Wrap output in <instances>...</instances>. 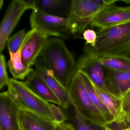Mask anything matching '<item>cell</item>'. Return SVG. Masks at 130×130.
Listing matches in <instances>:
<instances>
[{"instance_id":"1","label":"cell","mask_w":130,"mask_h":130,"mask_svg":"<svg viewBox=\"0 0 130 130\" xmlns=\"http://www.w3.org/2000/svg\"><path fill=\"white\" fill-rule=\"evenodd\" d=\"M39 57L55 78L68 90L77 72V62L61 39H48Z\"/></svg>"},{"instance_id":"2","label":"cell","mask_w":130,"mask_h":130,"mask_svg":"<svg viewBox=\"0 0 130 130\" xmlns=\"http://www.w3.org/2000/svg\"><path fill=\"white\" fill-rule=\"evenodd\" d=\"M94 47L85 44L83 51L93 56L130 54V21L112 27L100 29Z\"/></svg>"},{"instance_id":"3","label":"cell","mask_w":130,"mask_h":130,"mask_svg":"<svg viewBox=\"0 0 130 130\" xmlns=\"http://www.w3.org/2000/svg\"><path fill=\"white\" fill-rule=\"evenodd\" d=\"M71 100L82 117L96 127L108 126L105 118L93 103L77 72L68 89Z\"/></svg>"},{"instance_id":"4","label":"cell","mask_w":130,"mask_h":130,"mask_svg":"<svg viewBox=\"0 0 130 130\" xmlns=\"http://www.w3.org/2000/svg\"><path fill=\"white\" fill-rule=\"evenodd\" d=\"M8 87L9 93L20 109L35 112L54 122L50 103L36 95L24 82L10 79Z\"/></svg>"},{"instance_id":"5","label":"cell","mask_w":130,"mask_h":130,"mask_svg":"<svg viewBox=\"0 0 130 130\" xmlns=\"http://www.w3.org/2000/svg\"><path fill=\"white\" fill-rule=\"evenodd\" d=\"M106 6L97 4L93 0L72 1L67 20L73 36L77 38L83 33L95 17Z\"/></svg>"},{"instance_id":"6","label":"cell","mask_w":130,"mask_h":130,"mask_svg":"<svg viewBox=\"0 0 130 130\" xmlns=\"http://www.w3.org/2000/svg\"><path fill=\"white\" fill-rule=\"evenodd\" d=\"M30 22L32 29H37L41 31L48 37L55 36L68 39L72 35L67 18L33 10L30 16Z\"/></svg>"},{"instance_id":"7","label":"cell","mask_w":130,"mask_h":130,"mask_svg":"<svg viewBox=\"0 0 130 130\" xmlns=\"http://www.w3.org/2000/svg\"><path fill=\"white\" fill-rule=\"evenodd\" d=\"M32 7L25 0H13L10 4L1 22L0 27V52L5 49L10 36L16 26L20 18L27 10Z\"/></svg>"},{"instance_id":"8","label":"cell","mask_w":130,"mask_h":130,"mask_svg":"<svg viewBox=\"0 0 130 130\" xmlns=\"http://www.w3.org/2000/svg\"><path fill=\"white\" fill-rule=\"evenodd\" d=\"M48 40L45 33L37 29H32L26 34L20 48L24 64L29 67L35 65Z\"/></svg>"},{"instance_id":"9","label":"cell","mask_w":130,"mask_h":130,"mask_svg":"<svg viewBox=\"0 0 130 130\" xmlns=\"http://www.w3.org/2000/svg\"><path fill=\"white\" fill-rule=\"evenodd\" d=\"M130 21V6H117L115 3L104 7L95 17L90 25L93 27L105 28Z\"/></svg>"},{"instance_id":"10","label":"cell","mask_w":130,"mask_h":130,"mask_svg":"<svg viewBox=\"0 0 130 130\" xmlns=\"http://www.w3.org/2000/svg\"><path fill=\"white\" fill-rule=\"evenodd\" d=\"M20 108L8 91L0 94V130H20L18 114Z\"/></svg>"},{"instance_id":"11","label":"cell","mask_w":130,"mask_h":130,"mask_svg":"<svg viewBox=\"0 0 130 130\" xmlns=\"http://www.w3.org/2000/svg\"><path fill=\"white\" fill-rule=\"evenodd\" d=\"M35 71L42 77L49 88L57 96L61 103V107L66 109L71 104L70 93L55 78L52 71L47 68L40 57L35 64Z\"/></svg>"},{"instance_id":"12","label":"cell","mask_w":130,"mask_h":130,"mask_svg":"<svg viewBox=\"0 0 130 130\" xmlns=\"http://www.w3.org/2000/svg\"><path fill=\"white\" fill-rule=\"evenodd\" d=\"M76 62L77 71L85 74L100 88L108 90L105 82L103 66L96 57L84 53Z\"/></svg>"},{"instance_id":"13","label":"cell","mask_w":130,"mask_h":130,"mask_svg":"<svg viewBox=\"0 0 130 130\" xmlns=\"http://www.w3.org/2000/svg\"><path fill=\"white\" fill-rule=\"evenodd\" d=\"M18 121L20 130H57L53 122L26 109H20Z\"/></svg>"},{"instance_id":"14","label":"cell","mask_w":130,"mask_h":130,"mask_svg":"<svg viewBox=\"0 0 130 130\" xmlns=\"http://www.w3.org/2000/svg\"><path fill=\"white\" fill-rule=\"evenodd\" d=\"M24 83L31 91L42 99L61 106L58 98L37 71H35L29 75Z\"/></svg>"},{"instance_id":"15","label":"cell","mask_w":130,"mask_h":130,"mask_svg":"<svg viewBox=\"0 0 130 130\" xmlns=\"http://www.w3.org/2000/svg\"><path fill=\"white\" fill-rule=\"evenodd\" d=\"M91 82L102 101L115 118V123L120 125H125L127 122L126 117L122 111L121 98L116 96L109 90L100 88L92 80Z\"/></svg>"},{"instance_id":"16","label":"cell","mask_w":130,"mask_h":130,"mask_svg":"<svg viewBox=\"0 0 130 130\" xmlns=\"http://www.w3.org/2000/svg\"><path fill=\"white\" fill-rule=\"evenodd\" d=\"M105 82L109 90L121 98L130 88V72L109 70L105 76Z\"/></svg>"},{"instance_id":"17","label":"cell","mask_w":130,"mask_h":130,"mask_svg":"<svg viewBox=\"0 0 130 130\" xmlns=\"http://www.w3.org/2000/svg\"><path fill=\"white\" fill-rule=\"evenodd\" d=\"M72 1H35L36 10L55 16L67 19Z\"/></svg>"},{"instance_id":"18","label":"cell","mask_w":130,"mask_h":130,"mask_svg":"<svg viewBox=\"0 0 130 130\" xmlns=\"http://www.w3.org/2000/svg\"><path fill=\"white\" fill-rule=\"evenodd\" d=\"M77 72L92 102L104 117L108 125L115 123V118L105 105L97 92L95 90L90 79L85 74L79 71Z\"/></svg>"},{"instance_id":"19","label":"cell","mask_w":130,"mask_h":130,"mask_svg":"<svg viewBox=\"0 0 130 130\" xmlns=\"http://www.w3.org/2000/svg\"><path fill=\"white\" fill-rule=\"evenodd\" d=\"M96 57L103 67L109 70L130 72V58L128 56L105 55Z\"/></svg>"},{"instance_id":"20","label":"cell","mask_w":130,"mask_h":130,"mask_svg":"<svg viewBox=\"0 0 130 130\" xmlns=\"http://www.w3.org/2000/svg\"><path fill=\"white\" fill-rule=\"evenodd\" d=\"M9 54L10 58L8 61V67L15 79H24L35 71L32 68L26 66L23 63L20 49L15 54Z\"/></svg>"},{"instance_id":"21","label":"cell","mask_w":130,"mask_h":130,"mask_svg":"<svg viewBox=\"0 0 130 130\" xmlns=\"http://www.w3.org/2000/svg\"><path fill=\"white\" fill-rule=\"evenodd\" d=\"M64 112L67 116V120L70 122L77 130H99L96 126L87 121L77 111L72 104H71Z\"/></svg>"},{"instance_id":"22","label":"cell","mask_w":130,"mask_h":130,"mask_svg":"<svg viewBox=\"0 0 130 130\" xmlns=\"http://www.w3.org/2000/svg\"><path fill=\"white\" fill-rule=\"evenodd\" d=\"M25 35V31L22 29L9 39L7 44L9 53L15 54L20 50Z\"/></svg>"},{"instance_id":"23","label":"cell","mask_w":130,"mask_h":130,"mask_svg":"<svg viewBox=\"0 0 130 130\" xmlns=\"http://www.w3.org/2000/svg\"><path fill=\"white\" fill-rule=\"evenodd\" d=\"M10 79L7 71L6 58L1 54L0 56V89H2L6 86H8Z\"/></svg>"},{"instance_id":"24","label":"cell","mask_w":130,"mask_h":130,"mask_svg":"<svg viewBox=\"0 0 130 130\" xmlns=\"http://www.w3.org/2000/svg\"><path fill=\"white\" fill-rule=\"evenodd\" d=\"M50 107L53 116L54 122L55 125L61 124L67 120V118L64 111L59 106L53 103H50Z\"/></svg>"},{"instance_id":"25","label":"cell","mask_w":130,"mask_h":130,"mask_svg":"<svg viewBox=\"0 0 130 130\" xmlns=\"http://www.w3.org/2000/svg\"><path fill=\"white\" fill-rule=\"evenodd\" d=\"M84 38L86 40V44L91 47H94L97 39V34L92 29H87L83 33Z\"/></svg>"},{"instance_id":"26","label":"cell","mask_w":130,"mask_h":130,"mask_svg":"<svg viewBox=\"0 0 130 130\" xmlns=\"http://www.w3.org/2000/svg\"><path fill=\"white\" fill-rule=\"evenodd\" d=\"M121 98L122 111L126 117L130 113V88Z\"/></svg>"},{"instance_id":"27","label":"cell","mask_w":130,"mask_h":130,"mask_svg":"<svg viewBox=\"0 0 130 130\" xmlns=\"http://www.w3.org/2000/svg\"><path fill=\"white\" fill-rule=\"evenodd\" d=\"M56 126L57 130H77L71 123L66 121Z\"/></svg>"},{"instance_id":"28","label":"cell","mask_w":130,"mask_h":130,"mask_svg":"<svg viewBox=\"0 0 130 130\" xmlns=\"http://www.w3.org/2000/svg\"><path fill=\"white\" fill-rule=\"evenodd\" d=\"M103 130H130V125L127 127L124 128H120L119 129H112L111 128L108 127L107 126L103 128Z\"/></svg>"},{"instance_id":"29","label":"cell","mask_w":130,"mask_h":130,"mask_svg":"<svg viewBox=\"0 0 130 130\" xmlns=\"http://www.w3.org/2000/svg\"><path fill=\"white\" fill-rule=\"evenodd\" d=\"M126 122L130 124V113L126 117Z\"/></svg>"},{"instance_id":"30","label":"cell","mask_w":130,"mask_h":130,"mask_svg":"<svg viewBox=\"0 0 130 130\" xmlns=\"http://www.w3.org/2000/svg\"><path fill=\"white\" fill-rule=\"evenodd\" d=\"M4 1L3 0H1L0 1V9H2V7H3L4 5Z\"/></svg>"},{"instance_id":"31","label":"cell","mask_w":130,"mask_h":130,"mask_svg":"<svg viewBox=\"0 0 130 130\" xmlns=\"http://www.w3.org/2000/svg\"><path fill=\"white\" fill-rule=\"evenodd\" d=\"M123 2H125L127 4H130V1H128V0H126V1H122Z\"/></svg>"},{"instance_id":"32","label":"cell","mask_w":130,"mask_h":130,"mask_svg":"<svg viewBox=\"0 0 130 130\" xmlns=\"http://www.w3.org/2000/svg\"><path fill=\"white\" fill-rule=\"evenodd\" d=\"M129 55H129V57L130 58V54H129Z\"/></svg>"},{"instance_id":"33","label":"cell","mask_w":130,"mask_h":130,"mask_svg":"<svg viewBox=\"0 0 130 130\" xmlns=\"http://www.w3.org/2000/svg\"></svg>"}]
</instances>
